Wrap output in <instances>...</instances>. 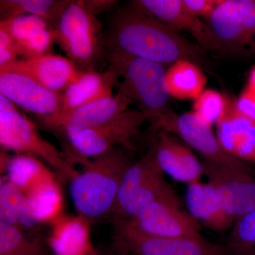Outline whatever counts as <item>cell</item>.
<instances>
[{"label":"cell","instance_id":"obj_1","mask_svg":"<svg viewBox=\"0 0 255 255\" xmlns=\"http://www.w3.org/2000/svg\"><path fill=\"white\" fill-rule=\"evenodd\" d=\"M109 50L169 67L180 60L208 66L206 50L131 3L112 18Z\"/></svg>","mask_w":255,"mask_h":255},{"label":"cell","instance_id":"obj_2","mask_svg":"<svg viewBox=\"0 0 255 255\" xmlns=\"http://www.w3.org/2000/svg\"><path fill=\"white\" fill-rule=\"evenodd\" d=\"M123 146L80 162L81 172L70 182L78 214L93 223L110 219L124 175L134 162L133 152Z\"/></svg>","mask_w":255,"mask_h":255},{"label":"cell","instance_id":"obj_3","mask_svg":"<svg viewBox=\"0 0 255 255\" xmlns=\"http://www.w3.org/2000/svg\"><path fill=\"white\" fill-rule=\"evenodd\" d=\"M107 58L109 70L118 78V91L150 115L151 123L155 124L174 113L165 86L168 67L117 50H108Z\"/></svg>","mask_w":255,"mask_h":255},{"label":"cell","instance_id":"obj_4","mask_svg":"<svg viewBox=\"0 0 255 255\" xmlns=\"http://www.w3.org/2000/svg\"><path fill=\"white\" fill-rule=\"evenodd\" d=\"M151 117L140 110H128L109 122L82 130H69L58 135L63 153L73 166L85 159L95 158L114 147L123 146L135 150L131 139L140 132Z\"/></svg>","mask_w":255,"mask_h":255},{"label":"cell","instance_id":"obj_5","mask_svg":"<svg viewBox=\"0 0 255 255\" xmlns=\"http://www.w3.org/2000/svg\"><path fill=\"white\" fill-rule=\"evenodd\" d=\"M0 144L4 150L32 155L46 162L60 182H70L78 173L63 152L42 136L36 124L1 95Z\"/></svg>","mask_w":255,"mask_h":255},{"label":"cell","instance_id":"obj_6","mask_svg":"<svg viewBox=\"0 0 255 255\" xmlns=\"http://www.w3.org/2000/svg\"><path fill=\"white\" fill-rule=\"evenodd\" d=\"M173 190L159 167L151 140L145 155L126 172L109 220L113 226L127 223L147 204Z\"/></svg>","mask_w":255,"mask_h":255},{"label":"cell","instance_id":"obj_7","mask_svg":"<svg viewBox=\"0 0 255 255\" xmlns=\"http://www.w3.org/2000/svg\"><path fill=\"white\" fill-rule=\"evenodd\" d=\"M102 28L85 0L70 1L55 28V43L80 70H95L104 55Z\"/></svg>","mask_w":255,"mask_h":255},{"label":"cell","instance_id":"obj_8","mask_svg":"<svg viewBox=\"0 0 255 255\" xmlns=\"http://www.w3.org/2000/svg\"><path fill=\"white\" fill-rule=\"evenodd\" d=\"M211 33L214 51L255 55V0H223L204 20Z\"/></svg>","mask_w":255,"mask_h":255},{"label":"cell","instance_id":"obj_9","mask_svg":"<svg viewBox=\"0 0 255 255\" xmlns=\"http://www.w3.org/2000/svg\"><path fill=\"white\" fill-rule=\"evenodd\" d=\"M131 228L160 237H200L201 226L188 211L173 190L156 199L123 224L114 226Z\"/></svg>","mask_w":255,"mask_h":255},{"label":"cell","instance_id":"obj_10","mask_svg":"<svg viewBox=\"0 0 255 255\" xmlns=\"http://www.w3.org/2000/svg\"><path fill=\"white\" fill-rule=\"evenodd\" d=\"M155 132L163 130L182 139L203 157L204 160L223 167L255 174V168L228 154L221 145L213 127L206 124L192 112L170 117L152 126Z\"/></svg>","mask_w":255,"mask_h":255},{"label":"cell","instance_id":"obj_11","mask_svg":"<svg viewBox=\"0 0 255 255\" xmlns=\"http://www.w3.org/2000/svg\"><path fill=\"white\" fill-rule=\"evenodd\" d=\"M114 228L112 243L132 255H230L225 245L200 237H160L131 228Z\"/></svg>","mask_w":255,"mask_h":255},{"label":"cell","instance_id":"obj_12","mask_svg":"<svg viewBox=\"0 0 255 255\" xmlns=\"http://www.w3.org/2000/svg\"><path fill=\"white\" fill-rule=\"evenodd\" d=\"M204 176L216 189L233 223L255 209V174L202 161Z\"/></svg>","mask_w":255,"mask_h":255},{"label":"cell","instance_id":"obj_13","mask_svg":"<svg viewBox=\"0 0 255 255\" xmlns=\"http://www.w3.org/2000/svg\"><path fill=\"white\" fill-rule=\"evenodd\" d=\"M0 95L38 118L57 115L63 108V93L50 91L21 74L0 73Z\"/></svg>","mask_w":255,"mask_h":255},{"label":"cell","instance_id":"obj_14","mask_svg":"<svg viewBox=\"0 0 255 255\" xmlns=\"http://www.w3.org/2000/svg\"><path fill=\"white\" fill-rule=\"evenodd\" d=\"M132 102L122 93L106 97L79 107L66 115L38 118L42 127L59 135L69 130H82L109 122L128 110Z\"/></svg>","mask_w":255,"mask_h":255},{"label":"cell","instance_id":"obj_15","mask_svg":"<svg viewBox=\"0 0 255 255\" xmlns=\"http://www.w3.org/2000/svg\"><path fill=\"white\" fill-rule=\"evenodd\" d=\"M82 72L68 58L52 53L27 59L21 58L0 67V73L26 75L45 88L58 93L66 91Z\"/></svg>","mask_w":255,"mask_h":255},{"label":"cell","instance_id":"obj_16","mask_svg":"<svg viewBox=\"0 0 255 255\" xmlns=\"http://www.w3.org/2000/svg\"><path fill=\"white\" fill-rule=\"evenodd\" d=\"M216 134L228 154L255 165V121L241 113L236 100L227 96L224 112L216 124Z\"/></svg>","mask_w":255,"mask_h":255},{"label":"cell","instance_id":"obj_17","mask_svg":"<svg viewBox=\"0 0 255 255\" xmlns=\"http://www.w3.org/2000/svg\"><path fill=\"white\" fill-rule=\"evenodd\" d=\"M152 140L155 145L156 158L164 174L187 185L201 181L204 176L202 162L177 136L160 130L156 132Z\"/></svg>","mask_w":255,"mask_h":255},{"label":"cell","instance_id":"obj_18","mask_svg":"<svg viewBox=\"0 0 255 255\" xmlns=\"http://www.w3.org/2000/svg\"><path fill=\"white\" fill-rule=\"evenodd\" d=\"M131 4L176 31L189 33L204 50L214 51L207 25L204 20L191 14L183 0H137Z\"/></svg>","mask_w":255,"mask_h":255},{"label":"cell","instance_id":"obj_19","mask_svg":"<svg viewBox=\"0 0 255 255\" xmlns=\"http://www.w3.org/2000/svg\"><path fill=\"white\" fill-rule=\"evenodd\" d=\"M188 212L201 226L222 233L232 228L233 223L226 214L214 187L199 181L188 184L186 191Z\"/></svg>","mask_w":255,"mask_h":255},{"label":"cell","instance_id":"obj_20","mask_svg":"<svg viewBox=\"0 0 255 255\" xmlns=\"http://www.w3.org/2000/svg\"><path fill=\"white\" fill-rule=\"evenodd\" d=\"M91 223L85 218L62 215L50 224L48 239L54 255H93L94 248L90 237Z\"/></svg>","mask_w":255,"mask_h":255},{"label":"cell","instance_id":"obj_21","mask_svg":"<svg viewBox=\"0 0 255 255\" xmlns=\"http://www.w3.org/2000/svg\"><path fill=\"white\" fill-rule=\"evenodd\" d=\"M117 82V75L109 69L103 73L96 70L82 71L64 92L63 108L55 116L66 115L82 106L114 95L113 89Z\"/></svg>","mask_w":255,"mask_h":255},{"label":"cell","instance_id":"obj_22","mask_svg":"<svg viewBox=\"0 0 255 255\" xmlns=\"http://www.w3.org/2000/svg\"><path fill=\"white\" fill-rule=\"evenodd\" d=\"M207 78L201 67L185 60L168 67L165 86L169 97L179 100H195L204 91Z\"/></svg>","mask_w":255,"mask_h":255},{"label":"cell","instance_id":"obj_23","mask_svg":"<svg viewBox=\"0 0 255 255\" xmlns=\"http://www.w3.org/2000/svg\"><path fill=\"white\" fill-rule=\"evenodd\" d=\"M5 177L24 195L42 181L55 174L41 159L26 154L15 153L11 157L1 155Z\"/></svg>","mask_w":255,"mask_h":255},{"label":"cell","instance_id":"obj_24","mask_svg":"<svg viewBox=\"0 0 255 255\" xmlns=\"http://www.w3.org/2000/svg\"><path fill=\"white\" fill-rule=\"evenodd\" d=\"M58 181L55 174H52L25 195L41 224L50 225L63 215V196Z\"/></svg>","mask_w":255,"mask_h":255},{"label":"cell","instance_id":"obj_25","mask_svg":"<svg viewBox=\"0 0 255 255\" xmlns=\"http://www.w3.org/2000/svg\"><path fill=\"white\" fill-rule=\"evenodd\" d=\"M70 2L67 0H1V20L20 15H34L43 18L55 29Z\"/></svg>","mask_w":255,"mask_h":255},{"label":"cell","instance_id":"obj_26","mask_svg":"<svg viewBox=\"0 0 255 255\" xmlns=\"http://www.w3.org/2000/svg\"><path fill=\"white\" fill-rule=\"evenodd\" d=\"M48 241L26 236L18 226L0 221V255H51Z\"/></svg>","mask_w":255,"mask_h":255},{"label":"cell","instance_id":"obj_27","mask_svg":"<svg viewBox=\"0 0 255 255\" xmlns=\"http://www.w3.org/2000/svg\"><path fill=\"white\" fill-rule=\"evenodd\" d=\"M225 246L230 255H255V209L235 221Z\"/></svg>","mask_w":255,"mask_h":255},{"label":"cell","instance_id":"obj_28","mask_svg":"<svg viewBox=\"0 0 255 255\" xmlns=\"http://www.w3.org/2000/svg\"><path fill=\"white\" fill-rule=\"evenodd\" d=\"M27 202V197L3 176L0 185V221L18 226Z\"/></svg>","mask_w":255,"mask_h":255},{"label":"cell","instance_id":"obj_29","mask_svg":"<svg viewBox=\"0 0 255 255\" xmlns=\"http://www.w3.org/2000/svg\"><path fill=\"white\" fill-rule=\"evenodd\" d=\"M194 101L193 113L211 127L216 126L226 108V96L209 89Z\"/></svg>","mask_w":255,"mask_h":255},{"label":"cell","instance_id":"obj_30","mask_svg":"<svg viewBox=\"0 0 255 255\" xmlns=\"http://www.w3.org/2000/svg\"><path fill=\"white\" fill-rule=\"evenodd\" d=\"M55 42L54 28H45L37 31L24 40L16 42L18 56L27 59L49 54Z\"/></svg>","mask_w":255,"mask_h":255},{"label":"cell","instance_id":"obj_31","mask_svg":"<svg viewBox=\"0 0 255 255\" xmlns=\"http://www.w3.org/2000/svg\"><path fill=\"white\" fill-rule=\"evenodd\" d=\"M10 19V29L16 43L24 40L37 31L52 28L43 18L34 15H20Z\"/></svg>","mask_w":255,"mask_h":255},{"label":"cell","instance_id":"obj_32","mask_svg":"<svg viewBox=\"0 0 255 255\" xmlns=\"http://www.w3.org/2000/svg\"><path fill=\"white\" fill-rule=\"evenodd\" d=\"M223 0H183L186 8L196 17L209 18Z\"/></svg>","mask_w":255,"mask_h":255},{"label":"cell","instance_id":"obj_33","mask_svg":"<svg viewBox=\"0 0 255 255\" xmlns=\"http://www.w3.org/2000/svg\"><path fill=\"white\" fill-rule=\"evenodd\" d=\"M236 107L241 113L255 121V92L246 87L237 100Z\"/></svg>","mask_w":255,"mask_h":255},{"label":"cell","instance_id":"obj_34","mask_svg":"<svg viewBox=\"0 0 255 255\" xmlns=\"http://www.w3.org/2000/svg\"><path fill=\"white\" fill-rule=\"evenodd\" d=\"M85 1L87 7L97 16L101 13L112 9V6L117 3L116 1L110 0H87Z\"/></svg>","mask_w":255,"mask_h":255},{"label":"cell","instance_id":"obj_35","mask_svg":"<svg viewBox=\"0 0 255 255\" xmlns=\"http://www.w3.org/2000/svg\"><path fill=\"white\" fill-rule=\"evenodd\" d=\"M93 255H131L127 252L116 246L113 243L102 249H97Z\"/></svg>","mask_w":255,"mask_h":255},{"label":"cell","instance_id":"obj_36","mask_svg":"<svg viewBox=\"0 0 255 255\" xmlns=\"http://www.w3.org/2000/svg\"><path fill=\"white\" fill-rule=\"evenodd\" d=\"M248 88L254 90L255 92V66L252 69L251 73H250L249 78H248V84L247 86Z\"/></svg>","mask_w":255,"mask_h":255},{"label":"cell","instance_id":"obj_37","mask_svg":"<svg viewBox=\"0 0 255 255\" xmlns=\"http://www.w3.org/2000/svg\"></svg>","mask_w":255,"mask_h":255}]
</instances>
